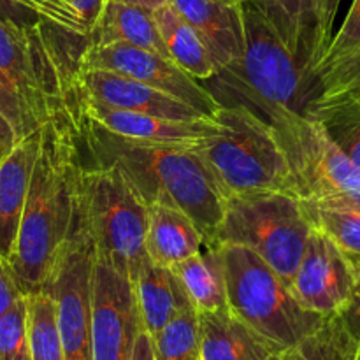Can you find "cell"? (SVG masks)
Here are the masks:
<instances>
[{"label": "cell", "instance_id": "7bdbcfd3", "mask_svg": "<svg viewBox=\"0 0 360 360\" xmlns=\"http://www.w3.org/2000/svg\"><path fill=\"white\" fill-rule=\"evenodd\" d=\"M280 357H281V355H280ZM278 360H280V359H278Z\"/></svg>", "mask_w": 360, "mask_h": 360}, {"label": "cell", "instance_id": "2e32d148", "mask_svg": "<svg viewBox=\"0 0 360 360\" xmlns=\"http://www.w3.org/2000/svg\"><path fill=\"white\" fill-rule=\"evenodd\" d=\"M315 84V70L333 35L322 18V0H252Z\"/></svg>", "mask_w": 360, "mask_h": 360}, {"label": "cell", "instance_id": "f35d334b", "mask_svg": "<svg viewBox=\"0 0 360 360\" xmlns=\"http://www.w3.org/2000/svg\"><path fill=\"white\" fill-rule=\"evenodd\" d=\"M20 139L21 137L18 136L13 123H11L9 120H7V116L0 111V162L13 151V148L16 146Z\"/></svg>", "mask_w": 360, "mask_h": 360}, {"label": "cell", "instance_id": "8d00e7d4", "mask_svg": "<svg viewBox=\"0 0 360 360\" xmlns=\"http://www.w3.org/2000/svg\"><path fill=\"white\" fill-rule=\"evenodd\" d=\"M69 4L74 7L77 16L81 18V21H83L88 30V37H90L108 0H69Z\"/></svg>", "mask_w": 360, "mask_h": 360}, {"label": "cell", "instance_id": "4fadbf2b", "mask_svg": "<svg viewBox=\"0 0 360 360\" xmlns=\"http://www.w3.org/2000/svg\"><path fill=\"white\" fill-rule=\"evenodd\" d=\"M292 290L306 309L322 316L343 315L354 299L355 271L350 257L319 227L306 243Z\"/></svg>", "mask_w": 360, "mask_h": 360}, {"label": "cell", "instance_id": "60d3db41", "mask_svg": "<svg viewBox=\"0 0 360 360\" xmlns=\"http://www.w3.org/2000/svg\"><path fill=\"white\" fill-rule=\"evenodd\" d=\"M341 0H322V18H323V25H326L327 32L333 35V25H334V18H336L338 9H340Z\"/></svg>", "mask_w": 360, "mask_h": 360}, {"label": "cell", "instance_id": "484cf974", "mask_svg": "<svg viewBox=\"0 0 360 360\" xmlns=\"http://www.w3.org/2000/svg\"><path fill=\"white\" fill-rule=\"evenodd\" d=\"M280 360H360V338L343 315L327 316L322 326L285 350Z\"/></svg>", "mask_w": 360, "mask_h": 360}, {"label": "cell", "instance_id": "836d02e7", "mask_svg": "<svg viewBox=\"0 0 360 360\" xmlns=\"http://www.w3.org/2000/svg\"><path fill=\"white\" fill-rule=\"evenodd\" d=\"M0 111L13 123V127L16 129L20 137H25L28 134L39 130L32 125L30 118H28L27 111H25L23 102H21L16 90L13 88V84L6 79V76L2 72H0Z\"/></svg>", "mask_w": 360, "mask_h": 360}, {"label": "cell", "instance_id": "30bf717a", "mask_svg": "<svg viewBox=\"0 0 360 360\" xmlns=\"http://www.w3.org/2000/svg\"><path fill=\"white\" fill-rule=\"evenodd\" d=\"M269 123L283 146L302 200L360 193V167L338 146L322 122L288 111Z\"/></svg>", "mask_w": 360, "mask_h": 360}, {"label": "cell", "instance_id": "e575fe53", "mask_svg": "<svg viewBox=\"0 0 360 360\" xmlns=\"http://www.w3.org/2000/svg\"><path fill=\"white\" fill-rule=\"evenodd\" d=\"M20 287L14 281L13 274H11L9 266L0 259V316L16 302V299L21 297Z\"/></svg>", "mask_w": 360, "mask_h": 360}, {"label": "cell", "instance_id": "ffe728a7", "mask_svg": "<svg viewBox=\"0 0 360 360\" xmlns=\"http://www.w3.org/2000/svg\"><path fill=\"white\" fill-rule=\"evenodd\" d=\"M206 246L195 221L174 206L151 204L148 214V259L162 267H174Z\"/></svg>", "mask_w": 360, "mask_h": 360}, {"label": "cell", "instance_id": "f546056e", "mask_svg": "<svg viewBox=\"0 0 360 360\" xmlns=\"http://www.w3.org/2000/svg\"><path fill=\"white\" fill-rule=\"evenodd\" d=\"M306 202V200H304ZM313 225L333 238L345 252L360 255V217L348 211L323 207L319 204L306 202Z\"/></svg>", "mask_w": 360, "mask_h": 360}, {"label": "cell", "instance_id": "1f68e13d", "mask_svg": "<svg viewBox=\"0 0 360 360\" xmlns=\"http://www.w3.org/2000/svg\"><path fill=\"white\" fill-rule=\"evenodd\" d=\"M357 53H360V0H354L343 25L330 39L329 46L316 67L315 76L320 70L329 69Z\"/></svg>", "mask_w": 360, "mask_h": 360}, {"label": "cell", "instance_id": "83f0119b", "mask_svg": "<svg viewBox=\"0 0 360 360\" xmlns=\"http://www.w3.org/2000/svg\"><path fill=\"white\" fill-rule=\"evenodd\" d=\"M155 360H200V319L193 306L183 308L153 338Z\"/></svg>", "mask_w": 360, "mask_h": 360}, {"label": "cell", "instance_id": "d6a6232c", "mask_svg": "<svg viewBox=\"0 0 360 360\" xmlns=\"http://www.w3.org/2000/svg\"><path fill=\"white\" fill-rule=\"evenodd\" d=\"M338 146L360 167V111H345L323 122Z\"/></svg>", "mask_w": 360, "mask_h": 360}, {"label": "cell", "instance_id": "9a60e30c", "mask_svg": "<svg viewBox=\"0 0 360 360\" xmlns=\"http://www.w3.org/2000/svg\"><path fill=\"white\" fill-rule=\"evenodd\" d=\"M76 88L86 97L109 108L144 112L165 120H181V122L211 120L192 105L157 88L111 70L79 67L76 74Z\"/></svg>", "mask_w": 360, "mask_h": 360}, {"label": "cell", "instance_id": "7c38bea8", "mask_svg": "<svg viewBox=\"0 0 360 360\" xmlns=\"http://www.w3.org/2000/svg\"><path fill=\"white\" fill-rule=\"evenodd\" d=\"M143 330L132 280L97 259L91 316L94 360H130Z\"/></svg>", "mask_w": 360, "mask_h": 360}, {"label": "cell", "instance_id": "5bb4252c", "mask_svg": "<svg viewBox=\"0 0 360 360\" xmlns=\"http://www.w3.org/2000/svg\"><path fill=\"white\" fill-rule=\"evenodd\" d=\"M67 102H70L81 115L94 120L105 130L127 139L193 148L220 132V123L214 118L181 122V120H165L144 112L109 108L81 94L76 88V81Z\"/></svg>", "mask_w": 360, "mask_h": 360}, {"label": "cell", "instance_id": "5b68a950", "mask_svg": "<svg viewBox=\"0 0 360 360\" xmlns=\"http://www.w3.org/2000/svg\"><path fill=\"white\" fill-rule=\"evenodd\" d=\"M220 132L193 151L206 164L225 199L259 192L297 195L283 146L271 123L246 105H221L214 115Z\"/></svg>", "mask_w": 360, "mask_h": 360}, {"label": "cell", "instance_id": "4316f807", "mask_svg": "<svg viewBox=\"0 0 360 360\" xmlns=\"http://www.w3.org/2000/svg\"><path fill=\"white\" fill-rule=\"evenodd\" d=\"M32 360H67L56 322L55 301L46 290L27 295Z\"/></svg>", "mask_w": 360, "mask_h": 360}, {"label": "cell", "instance_id": "7402d4cb", "mask_svg": "<svg viewBox=\"0 0 360 360\" xmlns=\"http://www.w3.org/2000/svg\"><path fill=\"white\" fill-rule=\"evenodd\" d=\"M112 42H125L171 58L153 13L118 0H108L86 44L104 46Z\"/></svg>", "mask_w": 360, "mask_h": 360}, {"label": "cell", "instance_id": "8992f818", "mask_svg": "<svg viewBox=\"0 0 360 360\" xmlns=\"http://www.w3.org/2000/svg\"><path fill=\"white\" fill-rule=\"evenodd\" d=\"M220 253L229 308L281 352L311 334L327 316L306 309L290 285L250 248L211 246Z\"/></svg>", "mask_w": 360, "mask_h": 360}, {"label": "cell", "instance_id": "8fae6325", "mask_svg": "<svg viewBox=\"0 0 360 360\" xmlns=\"http://www.w3.org/2000/svg\"><path fill=\"white\" fill-rule=\"evenodd\" d=\"M79 67L111 70L132 77L192 105L210 118H214L217 111L221 108L217 97L204 88L199 79L190 76L171 58L150 49L137 48L125 42L104 46L86 44L81 53Z\"/></svg>", "mask_w": 360, "mask_h": 360}, {"label": "cell", "instance_id": "4dcf8cb0", "mask_svg": "<svg viewBox=\"0 0 360 360\" xmlns=\"http://www.w3.org/2000/svg\"><path fill=\"white\" fill-rule=\"evenodd\" d=\"M13 7L35 16V20L48 21L74 35L88 39V30L69 0H6Z\"/></svg>", "mask_w": 360, "mask_h": 360}, {"label": "cell", "instance_id": "f1b7e54d", "mask_svg": "<svg viewBox=\"0 0 360 360\" xmlns=\"http://www.w3.org/2000/svg\"><path fill=\"white\" fill-rule=\"evenodd\" d=\"M0 360H32L27 295L0 316Z\"/></svg>", "mask_w": 360, "mask_h": 360}, {"label": "cell", "instance_id": "ab89813d", "mask_svg": "<svg viewBox=\"0 0 360 360\" xmlns=\"http://www.w3.org/2000/svg\"><path fill=\"white\" fill-rule=\"evenodd\" d=\"M130 360H155L153 357V343H151V336L148 333H141L134 347L132 359Z\"/></svg>", "mask_w": 360, "mask_h": 360}, {"label": "cell", "instance_id": "cb8c5ba5", "mask_svg": "<svg viewBox=\"0 0 360 360\" xmlns=\"http://www.w3.org/2000/svg\"><path fill=\"white\" fill-rule=\"evenodd\" d=\"M164 44L172 62L199 81H207L217 74V63L195 28L171 6L153 13Z\"/></svg>", "mask_w": 360, "mask_h": 360}, {"label": "cell", "instance_id": "e0dca14e", "mask_svg": "<svg viewBox=\"0 0 360 360\" xmlns=\"http://www.w3.org/2000/svg\"><path fill=\"white\" fill-rule=\"evenodd\" d=\"M171 6L195 28L218 70L241 60L245 53L243 0H171Z\"/></svg>", "mask_w": 360, "mask_h": 360}, {"label": "cell", "instance_id": "9c48e42d", "mask_svg": "<svg viewBox=\"0 0 360 360\" xmlns=\"http://www.w3.org/2000/svg\"><path fill=\"white\" fill-rule=\"evenodd\" d=\"M97 246L77 197L76 214L69 238L63 243L51 274L42 287L55 301L56 322L67 360H94L91 316Z\"/></svg>", "mask_w": 360, "mask_h": 360}, {"label": "cell", "instance_id": "6da1fadb", "mask_svg": "<svg viewBox=\"0 0 360 360\" xmlns=\"http://www.w3.org/2000/svg\"><path fill=\"white\" fill-rule=\"evenodd\" d=\"M67 109L86 164L118 169L148 206L167 204L185 211L206 246L213 245L227 199L193 148L127 139L83 116L70 102Z\"/></svg>", "mask_w": 360, "mask_h": 360}, {"label": "cell", "instance_id": "603a6c76", "mask_svg": "<svg viewBox=\"0 0 360 360\" xmlns=\"http://www.w3.org/2000/svg\"><path fill=\"white\" fill-rule=\"evenodd\" d=\"M345 111H360V53L320 70L304 108L308 118L322 123Z\"/></svg>", "mask_w": 360, "mask_h": 360}, {"label": "cell", "instance_id": "3957f363", "mask_svg": "<svg viewBox=\"0 0 360 360\" xmlns=\"http://www.w3.org/2000/svg\"><path fill=\"white\" fill-rule=\"evenodd\" d=\"M245 11V53L241 60L220 69L211 79V94L221 105L241 104L266 120L280 112H302L313 91L290 49L274 32L252 0Z\"/></svg>", "mask_w": 360, "mask_h": 360}, {"label": "cell", "instance_id": "74e56055", "mask_svg": "<svg viewBox=\"0 0 360 360\" xmlns=\"http://www.w3.org/2000/svg\"><path fill=\"white\" fill-rule=\"evenodd\" d=\"M306 202L319 204L323 207H333V210L348 211V213L359 214L360 217V193H343V195L326 197V199L306 200Z\"/></svg>", "mask_w": 360, "mask_h": 360}, {"label": "cell", "instance_id": "ee69618b", "mask_svg": "<svg viewBox=\"0 0 360 360\" xmlns=\"http://www.w3.org/2000/svg\"><path fill=\"white\" fill-rule=\"evenodd\" d=\"M243 2H245V0H243Z\"/></svg>", "mask_w": 360, "mask_h": 360}, {"label": "cell", "instance_id": "d4e9b609", "mask_svg": "<svg viewBox=\"0 0 360 360\" xmlns=\"http://www.w3.org/2000/svg\"><path fill=\"white\" fill-rule=\"evenodd\" d=\"M199 313L227 308V285L217 248H207L171 267Z\"/></svg>", "mask_w": 360, "mask_h": 360}, {"label": "cell", "instance_id": "d6986e66", "mask_svg": "<svg viewBox=\"0 0 360 360\" xmlns=\"http://www.w3.org/2000/svg\"><path fill=\"white\" fill-rule=\"evenodd\" d=\"M200 360H278L283 352L231 308L199 313Z\"/></svg>", "mask_w": 360, "mask_h": 360}, {"label": "cell", "instance_id": "ac0fdd59", "mask_svg": "<svg viewBox=\"0 0 360 360\" xmlns=\"http://www.w3.org/2000/svg\"><path fill=\"white\" fill-rule=\"evenodd\" d=\"M41 143V129L21 137L0 162V259L9 262L20 234L32 172Z\"/></svg>", "mask_w": 360, "mask_h": 360}, {"label": "cell", "instance_id": "52a82bcc", "mask_svg": "<svg viewBox=\"0 0 360 360\" xmlns=\"http://www.w3.org/2000/svg\"><path fill=\"white\" fill-rule=\"evenodd\" d=\"M313 229L306 202L295 193H246L225 200L224 218L211 246L229 243L250 248L292 287Z\"/></svg>", "mask_w": 360, "mask_h": 360}, {"label": "cell", "instance_id": "d590c367", "mask_svg": "<svg viewBox=\"0 0 360 360\" xmlns=\"http://www.w3.org/2000/svg\"><path fill=\"white\" fill-rule=\"evenodd\" d=\"M348 257H350V262L355 271V294L347 311L343 313V316L348 326H350V329L360 338V255H357V253H348Z\"/></svg>", "mask_w": 360, "mask_h": 360}, {"label": "cell", "instance_id": "ba28073f", "mask_svg": "<svg viewBox=\"0 0 360 360\" xmlns=\"http://www.w3.org/2000/svg\"><path fill=\"white\" fill-rule=\"evenodd\" d=\"M79 197L97 246V259L134 281L148 260L150 206L115 167L84 162Z\"/></svg>", "mask_w": 360, "mask_h": 360}, {"label": "cell", "instance_id": "44dd1931", "mask_svg": "<svg viewBox=\"0 0 360 360\" xmlns=\"http://www.w3.org/2000/svg\"><path fill=\"white\" fill-rule=\"evenodd\" d=\"M132 283L143 329L151 338L164 329L183 308L193 306L174 271L157 266L150 259L141 266Z\"/></svg>", "mask_w": 360, "mask_h": 360}, {"label": "cell", "instance_id": "277c9868", "mask_svg": "<svg viewBox=\"0 0 360 360\" xmlns=\"http://www.w3.org/2000/svg\"><path fill=\"white\" fill-rule=\"evenodd\" d=\"M77 39L48 21L20 23L0 13V72L13 84L35 129L67 105L79 60L67 46Z\"/></svg>", "mask_w": 360, "mask_h": 360}, {"label": "cell", "instance_id": "7a4b0ae2", "mask_svg": "<svg viewBox=\"0 0 360 360\" xmlns=\"http://www.w3.org/2000/svg\"><path fill=\"white\" fill-rule=\"evenodd\" d=\"M83 167L76 123L65 105L41 127L27 206L16 246L7 262L23 295L42 290L69 238Z\"/></svg>", "mask_w": 360, "mask_h": 360}, {"label": "cell", "instance_id": "b9f144b4", "mask_svg": "<svg viewBox=\"0 0 360 360\" xmlns=\"http://www.w3.org/2000/svg\"><path fill=\"white\" fill-rule=\"evenodd\" d=\"M118 2L130 4V6L143 7V9L151 11V13H155V11L162 9V7H164V6H167V4H171V0H118Z\"/></svg>", "mask_w": 360, "mask_h": 360}]
</instances>
